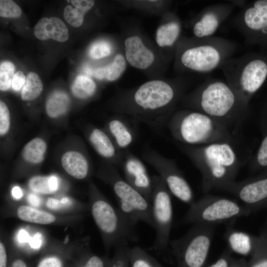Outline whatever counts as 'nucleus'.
Here are the masks:
<instances>
[{"mask_svg":"<svg viewBox=\"0 0 267 267\" xmlns=\"http://www.w3.org/2000/svg\"><path fill=\"white\" fill-rule=\"evenodd\" d=\"M89 139L99 155L116 165L122 166L124 151L119 149L105 132L98 128H92L89 134Z\"/></svg>","mask_w":267,"mask_h":267,"instance_id":"nucleus-15","label":"nucleus"},{"mask_svg":"<svg viewBox=\"0 0 267 267\" xmlns=\"http://www.w3.org/2000/svg\"><path fill=\"white\" fill-rule=\"evenodd\" d=\"M247 267H267V229L253 236V247Z\"/></svg>","mask_w":267,"mask_h":267,"instance_id":"nucleus-23","label":"nucleus"},{"mask_svg":"<svg viewBox=\"0 0 267 267\" xmlns=\"http://www.w3.org/2000/svg\"><path fill=\"white\" fill-rule=\"evenodd\" d=\"M228 192L234 195L252 213L267 209V169L236 182Z\"/></svg>","mask_w":267,"mask_h":267,"instance_id":"nucleus-12","label":"nucleus"},{"mask_svg":"<svg viewBox=\"0 0 267 267\" xmlns=\"http://www.w3.org/2000/svg\"><path fill=\"white\" fill-rule=\"evenodd\" d=\"M142 158L157 172L171 194L189 205L194 202L192 189L174 160L149 148L144 150Z\"/></svg>","mask_w":267,"mask_h":267,"instance_id":"nucleus-10","label":"nucleus"},{"mask_svg":"<svg viewBox=\"0 0 267 267\" xmlns=\"http://www.w3.org/2000/svg\"><path fill=\"white\" fill-rule=\"evenodd\" d=\"M126 181L141 193L148 201L152 202L153 185L143 163L129 149L124 151L122 166Z\"/></svg>","mask_w":267,"mask_h":267,"instance_id":"nucleus-14","label":"nucleus"},{"mask_svg":"<svg viewBox=\"0 0 267 267\" xmlns=\"http://www.w3.org/2000/svg\"><path fill=\"white\" fill-rule=\"evenodd\" d=\"M29 203L34 207H39L41 204V200L39 197L35 194H30L27 197Z\"/></svg>","mask_w":267,"mask_h":267,"instance_id":"nucleus-48","label":"nucleus"},{"mask_svg":"<svg viewBox=\"0 0 267 267\" xmlns=\"http://www.w3.org/2000/svg\"><path fill=\"white\" fill-rule=\"evenodd\" d=\"M22 13L20 7L11 0H0V16L4 18H16Z\"/></svg>","mask_w":267,"mask_h":267,"instance_id":"nucleus-36","label":"nucleus"},{"mask_svg":"<svg viewBox=\"0 0 267 267\" xmlns=\"http://www.w3.org/2000/svg\"><path fill=\"white\" fill-rule=\"evenodd\" d=\"M46 144L41 138H35L28 142L23 147L22 156L27 162L38 164L44 159Z\"/></svg>","mask_w":267,"mask_h":267,"instance_id":"nucleus-27","label":"nucleus"},{"mask_svg":"<svg viewBox=\"0 0 267 267\" xmlns=\"http://www.w3.org/2000/svg\"><path fill=\"white\" fill-rule=\"evenodd\" d=\"M26 78L24 73L20 71L16 72L13 77L11 87L15 91H19L24 86Z\"/></svg>","mask_w":267,"mask_h":267,"instance_id":"nucleus-41","label":"nucleus"},{"mask_svg":"<svg viewBox=\"0 0 267 267\" xmlns=\"http://www.w3.org/2000/svg\"><path fill=\"white\" fill-rule=\"evenodd\" d=\"M15 72L14 64L9 61H4L0 65V89L8 90L11 86Z\"/></svg>","mask_w":267,"mask_h":267,"instance_id":"nucleus-34","label":"nucleus"},{"mask_svg":"<svg viewBox=\"0 0 267 267\" xmlns=\"http://www.w3.org/2000/svg\"><path fill=\"white\" fill-rule=\"evenodd\" d=\"M108 178L117 198L119 209L134 226L143 222L154 228L152 204L141 193L120 176L113 167L110 168Z\"/></svg>","mask_w":267,"mask_h":267,"instance_id":"nucleus-8","label":"nucleus"},{"mask_svg":"<svg viewBox=\"0 0 267 267\" xmlns=\"http://www.w3.org/2000/svg\"><path fill=\"white\" fill-rule=\"evenodd\" d=\"M233 71H230L228 84L246 105L253 95L262 87L267 77V64L255 59L239 62Z\"/></svg>","mask_w":267,"mask_h":267,"instance_id":"nucleus-11","label":"nucleus"},{"mask_svg":"<svg viewBox=\"0 0 267 267\" xmlns=\"http://www.w3.org/2000/svg\"><path fill=\"white\" fill-rule=\"evenodd\" d=\"M263 137L260 146L249 160V169L252 173L267 169V121L262 124Z\"/></svg>","mask_w":267,"mask_h":267,"instance_id":"nucleus-25","label":"nucleus"},{"mask_svg":"<svg viewBox=\"0 0 267 267\" xmlns=\"http://www.w3.org/2000/svg\"><path fill=\"white\" fill-rule=\"evenodd\" d=\"M130 248L128 243H122L116 246L111 267H130L129 254Z\"/></svg>","mask_w":267,"mask_h":267,"instance_id":"nucleus-35","label":"nucleus"},{"mask_svg":"<svg viewBox=\"0 0 267 267\" xmlns=\"http://www.w3.org/2000/svg\"><path fill=\"white\" fill-rule=\"evenodd\" d=\"M85 14L79 9L71 5L66 6L64 10L65 19L74 27H78L82 24Z\"/></svg>","mask_w":267,"mask_h":267,"instance_id":"nucleus-38","label":"nucleus"},{"mask_svg":"<svg viewBox=\"0 0 267 267\" xmlns=\"http://www.w3.org/2000/svg\"><path fill=\"white\" fill-rule=\"evenodd\" d=\"M11 267H27L26 264L21 260L17 259L15 260L11 266Z\"/></svg>","mask_w":267,"mask_h":267,"instance_id":"nucleus-52","label":"nucleus"},{"mask_svg":"<svg viewBox=\"0 0 267 267\" xmlns=\"http://www.w3.org/2000/svg\"><path fill=\"white\" fill-rule=\"evenodd\" d=\"M43 89V83L39 76L35 72H30L22 89L21 98L23 100H33L39 96Z\"/></svg>","mask_w":267,"mask_h":267,"instance_id":"nucleus-33","label":"nucleus"},{"mask_svg":"<svg viewBox=\"0 0 267 267\" xmlns=\"http://www.w3.org/2000/svg\"><path fill=\"white\" fill-rule=\"evenodd\" d=\"M36 37L41 40L49 39L64 42L69 38L68 29L59 18L44 17L40 19L34 27Z\"/></svg>","mask_w":267,"mask_h":267,"instance_id":"nucleus-17","label":"nucleus"},{"mask_svg":"<svg viewBox=\"0 0 267 267\" xmlns=\"http://www.w3.org/2000/svg\"><path fill=\"white\" fill-rule=\"evenodd\" d=\"M244 25L253 31L267 29V0L256 1L247 8L243 15Z\"/></svg>","mask_w":267,"mask_h":267,"instance_id":"nucleus-19","label":"nucleus"},{"mask_svg":"<svg viewBox=\"0 0 267 267\" xmlns=\"http://www.w3.org/2000/svg\"><path fill=\"white\" fill-rule=\"evenodd\" d=\"M96 89L94 82L91 78L82 75L76 77L72 87V91L74 96L83 99L93 96Z\"/></svg>","mask_w":267,"mask_h":267,"instance_id":"nucleus-31","label":"nucleus"},{"mask_svg":"<svg viewBox=\"0 0 267 267\" xmlns=\"http://www.w3.org/2000/svg\"><path fill=\"white\" fill-rule=\"evenodd\" d=\"M69 201V199L67 197H64L60 200V203L62 204H66Z\"/></svg>","mask_w":267,"mask_h":267,"instance_id":"nucleus-53","label":"nucleus"},{"mask_svg":"<svg viewBox=\"0 0 267 267\" xmlns=\"http://www.w3.org/2000/svg\"><path fill=\"white\" fill-rule=\"evenodd\" d=\"M232 251L226 247L219 258L208 267H229L232 259Z\"/></svg>","mask_w":267,"mask_h":267,"instance_id":"nucleus-40","label":"nucleus"},{"mask_svg":"<svg viewBox=\"0 0 267 267\" xmlns=\"http://www.w3.org/2000/svg\"><path fill=\"white\" fill-rule=\"evenodd\" d=\"M61 164L64 170L72 177L85 178L89 171V163L83 154L75 151L65 152L61 158Z\"/></svg>","mask_w":267,"mask_h":267,"instance_id":"nucleus-20","label":"nucleus"},{"mask_svg":"<svg viewBox=\"0 0 267 267\" xmlns=\"http://www.w3.org/2000/svg\"><path fill=\"white\" fill-rule=\"evenodd\" d=\"M107 130L110 137L122 151L128 149L135 138V132L129 121L123 118H115L107 124Z\"/></svg>","mask_w":267,"mask_h":267,"instance_id":"nucleus-18","label":"nucleus"},{"mask_svg":"<svg viewBox=\"0 0 267 267\" xmlns=\"http://www.w3.org/2000/svg\"><path fill=\"white\" fill-rule=\"evenodd\" d=\"M130 267H163L153 257L138 246L130 248Z\"/></svg>","mask_w":267,"mask_h":267,"instance_id":"nucleus-32","label":"nucleus"},{"mask_svg":"<svg viewBox=\"0 0 267 267\" xmlns=\"http://www.w3.org/2000/svg\"><path fill=\"white\" fill-rule=\"evenodd\" d=\"M194 110L202 112L233 129L240 126L248 106L228 84L212 81L205 84L194 97Z\"/></svg>","mask_w":267,"mask_h":267,"instance_id":"nucleus-4","label":"nucleus"},{"mask_svg":"<svg viewBox=\"0 0 267 267\" xmlns=\"http://www.w3.org/2000/svg\"><path fill=\"white\" fill-rule=\"evenodd\" d=\"M167 127L173 138L183 144L199 146L223 141L236 143L234 134L225 126L194 110L174 113Z\"/></svg>","mask_w":267,"mask_h":267,"instance_id":"nucleus-2","label":"nucleus"},{"mask_svg":"<svg viewBox=\"0 0 267 267\" xmlns=\"http://www.w3.org/2000/svg\"><path fill=\"white\" fill-rule=\"evenodd\" d=\"M37 267H61V263L56 257H47L41 261Z\"/></svg>","mask_w":267,"mask_h":267,"instance_id":"nucleus-44","label":"nucleus"},{"mask_svg":"<svg viewBox=\"0 0 267 267\" xmlns=\"http://www.w3.org/2000/svg\"><path fill=\"white\" fill-rule=\"evenodd\" d=\"M69 104L70 98L66 93L61 90L54 91L46 101V114L51 118H56L67 111Z\"/></svg>","mask_w":267,"mask_h":267,"instance_id":"nucleus-24","label":"nucleus"},{"mask_svg":"<svg viewBox=\"0 0 267 267\" xmlns=\"http://www.w3.org/2000/svg\"><path fill=\"white\" fill-rule=\"evenodd\" d=\"M126 69V61L121 54H117L109 65L96 69L93 76L98 80L104 78L110 81L118 79Z\"/></svg>","mask_w":267,"mask_h":267,"instance_id":"nucleus-26","label":"nucleus"},{"mask_svg":"<svg viewBox=\"0 0 267 267\" xmlns=\"http://www.w3.org/2000/svg\"><path fill=\"white\" fill-rule=\"evenodd\" d=\"M29 243L32 248L39 249L42 244V235L40 233H36L33 237H31Z\"/></svg>","mask_w":267,"mask_h":267,"instance_id":"nucleus-45","label":"nucleus"},{"mask_svg":"<svg viewBox=\"0 0 267 267\" xmlns=\"http://www.w3.org/2000/svg\"><path fill=\"white\" fill-rule=\"evenodd\" d=\"M60 201H59L58 200L53 198H49L46 202V206L52 210L57 209L59 207V204Z\"/></svg>","mask_w":267,"mask_h":267,"instance_id":"nucleus-50","label":"nucleus"},{"mask_svg":"<svg viewBox=\"0 0 267 267\" xmlns=\"http://www.w3.org/2000/svg\"><path fill=\"white\" fill-rule=\"evenodd\" d=\"M224 57L221 46L213 42L204 41V44L186 49L180 59L182 64L188 69L208 73L220 65Z\"/></svg>","mask_w":267,"mask_h":267,"instance_id":"nucleus-13","label":"nucleus"},{"mask_svg":"<svg viewBox=\"0 0 267 267\" xmlns=\"http://www.w3.org/2000/svg\"><path fill=\"white\" fill-rule=\"evenodd\" d=\"M216 225L195 223L181 237L170 240L169 246L177 267H205Z\"/></svg>","mask_w":267,"mask_h":267,"instance_id":"nucleus-6","label":"nucleus"},{"mask_svg":"<svg viewBox=\"0 0 267 267\" xmlns=\"http://www.w3.org/2000/svg\"><path fill=\"white\" fill-rule=\"evenodd\" d=\"M28 184L33 192L48 194L57 191L58 180L54 175L49 177L35 176L30 178Z\"/></svg>","mask_w":267,"mask_h":267,"instance_id":"nucleus-30","label":"nucleus"},{"mask_svg":"<svg viewBox=\"0 0 267 267\" xmlns=\"http://www.w3.org/2000/svg\"><path fill=\"white\" fill-rule=\"evenodd\" d=\"M71 2L75 8L86 13L93 7L94 1L90 0H72Z\"/></svg>","mask_w":267,"mask_h":267,"instance_id":"nucleus-42","label":"nucleus"},{"mask_svg":"<svg viewBox=\"0 0 267 267\" xmlns=\"http://www.w3.org/2000/svg\"><path fill=\"white\" fill-rule=\"evenodd\" d=\"M177 95L174 88L167 83L160 80L148 81L134 92L132 108L124 112L136 122L154 129H161L167 126L173 114L170 107Z\"/></svg>","mask_w":267,"mask_h":267,"instance_id":"nucleus-3","label":"nucleus"},{"mask_svg":"<svg viewBox=\"0 0 267 267\" xmlns=\"http://www.w3.org/2000/svg\"><path fill=\"white\" fill-rule=\"evenodd\" d=\"M91 210L96 224L109 243L117 246L137 240L135 226L119 209L115 208L105 199L98 198L94 200Z\"/></svg>","mask_w":267,"mask_h":267,"instance_id":"nucleus-7","label":"nucleus"},{"mask_svg":"<svg viewBox=\"0 0 267 267\" xmlns=\"http://www.w3.org/2000/svg\"><path fill=\"white\" fill-rule=\"evenodd\" d=\"M17 216L23 221L39 224H49L55 220L52 214L28 206L19 207Z\"/></svg>","mask_w":267,"mask_h":267,"instance_id":"nucleus-28","label":"nucleus"},{"mask_svg":"<svg viewBox=\"0 0 267 267\" xmlns=\"http://www.w3.org/2000/svg\"><path fill=\"white\" fill-rule=\"evenodd\" d=\"M253 236L228 226L225 234L229 249L242 256L250 255L253 247Z\"/></svg>","mask_w":267,"mask_h":267,"instance_id":"nucleus-21","label":"nucleus"},{"mask_svg":"<svg viewBox=\"0 0 267 267\" xmlns=\"http://www.w3.org/2000/svg\"><path fill=\"white\" fill-rule=\"evenodd\" d=\"M10 127V115L8 108L2 101H0V134L3 135Z\"/></svg>","mask_w":267,"mask_h":267,"instance_id":"nucleus-39","label":"nucleus"},{"mask_svg":"<svg viewBox=\"0 0 267 267\" xmlns=\"http://www.w3.org/2000/svg\"><path fill=\"white\" fill-rule=\"evenodd\" d=\"M125 49L127 61L135 68L146 69L154 61L153 53L137 36L130 37L125 40Z\"/></svg>","mask_w":267,"mask_h":267,"instance_id":"nucleus-16","label":"nucleus"},{"mask_svg":"<svg viewBox=\"0 0 267 267\" xmlns=\"http://www.w3.org/2000/svg\"><path fill=\"white\" fill-rule=\"evenodd\" d=\"M248 262L244 258H232L229 267H247Z\"/></svg>","mask_w":267,"mask_h":267,"instance_id":"nucleus-46","label":"nucleus"},{"mask_svg":"<svg viewBox=\"0 0 267 267\" xmlns=\"http://www.w3.org/2000/svg\"><path fill=\"white\" fill-rule=\"evenodd\" d=\"M106 263L100 257L93 255L90 256L82 267H106Z\"/></svg>","mask_w":267,"mask_h":267,"instance_id":"nucleus-43","label":"nucleus"},{"mask_svg":"<svg viewBox=\"0 0 267 267\" xmlns=\"http://www.w3.org/2000/svg\"><path fill=\"white\" fill-rule=\"evenodd\" d=\"M112 51L110 44L106 41H101L94 43L90 46L89 55L93 59H97L106 57Z\"/></svg>","mask_w":267,"mask_h":267,"instance_id":"nucleus-37","label":"nucleus"},{"mask_svg":"<svg viewBox=\"0 0 267 267\" xmlns=\"http://www.w3.org/2000/svg\"><path fill=\"white\" fill-rule=\"evenodd\" d=\"M251 212L232 199L207 195L194 201L184 215V223H204L217 225L226 223L232 225L241 217L248 216Z\"/></svg>","mask_w":267,"mask_h":267,"instance_id":"nucleus-5","label":"nucleus"},{"mask_svg":"<svg viewBox=\"0 0 267 267\" xmlns=\"http://www.w3.org/2000/svg\"><path fill=\"white\" fill-rule=\"evenodd\" d=\"M7 263L6 253L3 244L0 243V267H6Z\"/></svg>","mask_w":267,"mask_h":267,"instance_id":"nucleus-47","label":"nucleus"},{"mask_svg":"<svg viewBox=\"0 0 267 267\" xmlns=\"http://www.w3.org/2000/svg\"><path fill=\"white\" fill-rule=\"evenodd\" d=\"M180 31V26L176 22H171L162 25L156 32L157 44L161 47L173 45L177 40Z\"/></svg>","mask_w":267,"mask_h":267,"instance_id":"nucleus-29","label":"nucleus"},{"mask_svg":"<svg viewBox=\"0 0 267 267\" xmlns=\"http://www.w3.org/2000/svg\"><path fill=\"white\" fill-rule=\"evenodd\" d=\"M12 194L16 199H20L22 196V191L18 186H15L12 190Z\"/></svg>","mask_w":267,"mask_h":267,"instance_id":"nucleus-51","label":"nucleus"},{"mask_svg":"<svg viewBox=\"0 0 267 267\" xmlns=\"http://www.w3.org/2000/svg\"><path fill=\"white\" fill-rule=\"evenodd\" d=\"M221 14L217 10H208L196 22L193 27L194 35L198 38H208L218 29L221 23Z\"/></svg>","mask_w":267,"mask_h":267,"instance_id":"nucleus-22","label":"nucleus"},{"mask_svg":"<svg viewBox=\"0 0 267 267\" xmlns=\"http://www.w3.org/2000/svg\"><path fill=\"white\" fill-rule=\"evenodd\" d=\"M17 238L19 242L24 243L29 242L31 237L26 230L22 229L19 230L18 233Z\"/></svg>","mask_w":267,"mask_h":267,"instance_id":"nucleus-49","label":"nucleus"},{"mask_svg":"<svg viewBox=\"0 0 267 267\" xmlns=\"http://www.w3.org/2000/svg\"><path fill=\"white\" fill-rule=\"evenodd\" d=\"M180 149L199 170L203 192L213 189L228 192L236 182L241 166L235 143L218 142L199 146L179 144Z\"/></svg>","mask_w":267,"mask_h":267,"instance_id":"nucleus-1","label":"nucleus"},{"mask_svg":"<svg viewBox=\"0 0 267 267\" xmlns=\"http://www.w3.org/2000/svg\"><path fill=\"white\" fill-rule=\"evenodd\" d=\"M266 228L267 229V219L266 220Z\"/></svg>","mask_w":267,"mask_h":267,"instance_id":"nucleus-54","label":"nucleus"},{"mask_svg":"<svg viewBox=\"0 0 267 267\" xmlns=\"http://www.w3.org/2000/svg\"><path fill=\"white\" fill-rule=\"evenodd\" d=\"M153 185L152 216L156 230L154 250L165 251L169 245L173 219L171 193L159 175L151 177Z\"/></svg>","mask_w":267,"mask_h":267,"instance_id":"nucleus-9","label":"nucleus"}]
</instances>
